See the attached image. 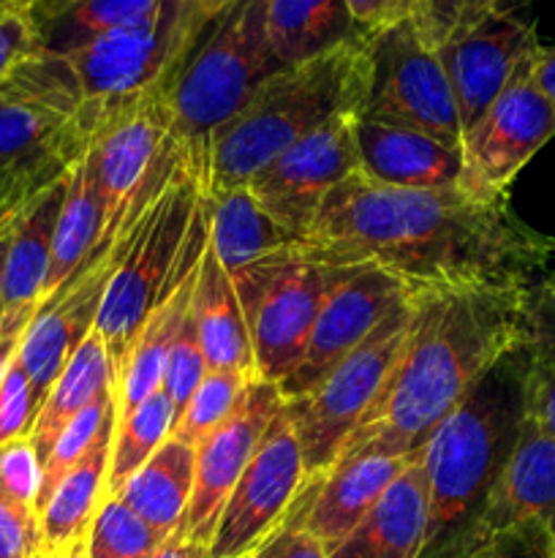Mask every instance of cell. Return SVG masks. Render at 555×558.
Here are the masks:
<instances>
[{"label": "cell", "instance_id": "83f0119b", "mask_svg": "<svg viewBox=\"0 0 555 558\" xmlns=\"http://www.w3.org/2000/svg\"><path fill=\"white\" fill-rule=\"evenodd\" d=\"M196 474V447L188 441L169 436L150 456L145 466L136 469L118 496L128 505L147 526L156 529L163 537H172L183 523L194 494Z\"/></svg>", "mask_w": 555, "mask_h": 558}, {"label": "cell", "instance_id": "7c38bea8", "mask_svg": "<svg viewBox=\"0 0 555 558\" xmlns=\"http://www.w3.org/2000/svg\"><path fill=\"white\" fill-rule=\"evenodd\" d=\"M308 488L303 452L286 407L267 428L243 477L223 505L207 558H245L286 526Z\"/></svg>", "mask_w": 555, "mask_h": 558}, {"label": "cell", "instance_id": "681fc988", "mask_svg": "<svg viewBox=\"0 0 555 558\" xmlns=\"http://www.w3.org/2000/svg\"><path fill=\"white\" fill-rule=\"evenodd\" d=\"M207 554H210V548H207V545H201V543H196V539H188L185 534L174 532L172 537L161 545V550H158L156 558H207Z\"/></svg>", "mask_w": 555, "mask_h": 558}, {"label": "cell", "instance_id": "cb8c5ba5", "mask_svg": "<svg viewBox=\"0 0 555 558\" xmlns=\"http://www.w3.org/2000/svg\"><path fill=\"white\" fill-rule=\"evenodd\" d=\"M190 314H194L201 349H205L210 368H234L259 376L256 374L254 347H250L239 294L234 289L232 276L223 270L210 243L201 254L199 272H196Z\"/></svg>", "mask_w": 555, "mask_h": 558}, {"label": "cell", "instance_id": "74e56055", "mask_svg": "<svg viewBox=\"0 0 555 558\" xmlns=\"http://www.w3.org/2000/svg\"><path fill=\"white\" fill-rule=\"evenodd\" d=\"M36 414V392H33L30 379H27L25 368L14 354L5 374L0 376V447L30 436Z\"/></svg>", "mask_w": 555, "mask_h": 558}, {"label": "cell", "instance_id": "9f6ffc18", "mask_svg": "<svg viewBox=\"0 0 555 558\" xmlns=\"http://www.w3.org/2000/svg\"><path fill=\"white\" fill-rule=\"evenodd\" d=\"M36 558H69V554H47V550H41Z\"/></svg>", "mask_w": 555, "mask_h": 558}, {"label": "cell", "instance_id": "7a4b0ae2", "mask_svg": "<svg viewBox=\"0 0 555 558\" xmlns=\"http://www.w3.org/2000/svg\"><path fill=\"white\" fill-rule=\"evenodd\" d=\"M531 287L428 292L384 390L343 458H417L490 365L526 338Z\"/></svg>", "mask_w": 555, "mask_h": 558}, {"label": "cell", "instance_id": "f907efd6", "mask_svg": "<svg viewBox=\"0 0 555 558\" xmlns=\"http://www.w3.org/2000/svg\"><path fill=\"white\" fill-rule=\"evenodd\" d=\"M536 80L542 90L555 107V44L553 47H539L536 52Z\"/></svg>", "mask_w": 555, "mask_h": 558}, {"label": "cell", "instance_id": "5bb4252c", "mask_svg": "<svg viewBox=\"0 0 555 558\" xmlns=\"http://www.w3.org/2000/svg\"><path fill=\"white\" fill-rule=\"evenodd\" d=\"M428 292L381 267H362L351 278L332 289L321 305V314L310 330L297 368L281 381L283 401L305 396L313 390L341 360H346L359 343L368 341L381 322L408 303L417 294Z\"/></svg>", "mask_w": 555, "mask_h": 558}, {"label": "cell", "instance_id": "7402d4cb", "mask_svg": "<svg viewBox=\"0 0 555 558\" xmlns=\"http://www.w3.org/2000/svg\"><path fill=\"white\" fill-rule=\"evenodd\" d=\"M430 526V488L422 458H411L373 510L330 558H419Z\"/></svg>", "mask_w": 555, "mask_h": 558}, {"label": "cell", "instance_id": "4fadbf2b", "mask_svg": "<svg viewBox=\"0 0 555 558\" xmlns=\"http://www.w3.org/2000/svg\"><path fill=\"white\" fill-rule=\"evenodd\" d=\"M354 114L330 120L250 178L248 191L261 210L294 240H303L310 232L326 196L359 172Z\"/></svg>", "mask_w": 555, "mask_h": 558}, {"label": "cell", "instance_id": "e575fe53", "mask_svg": "<svg viewBox=\"0 0 555 558\" xmlns=\"http://www.w3.org/2000/svg\"><path fill=\"white\" fill-rule=\"evenodd\" d=\"M166 543L163 534L147 526L128 505L118 496H107L98 507L92 526L85 539L87 558H156L161 545Z\"/></svg>", "mask_w": 555, "mask_h": 558}, {"label": "cell", "instance_id": "e0dca14e", "mask_svg": "<svg viewBox=\"0 0 555 558\" xmlns=\"http://www.w3.org/2000/svg\"><path fill=\"white\" fill-rule=\"evenodd\" d=\"M539 47L531 22L501 9L460 36L439 44V58L455 93L462 131L471 129L498 98L517 63Z\"/></svg>", "mask_w": 555, "mask_h": 558}, {"label": "cell", "instance_id": "7dc6e473", "mask_svg": "<svg viewBox=\"0 0 555 558\" xmlns=\"http://www.w3.org/2000/svg\"><path fill=\"white\" fill-rule=\"evenodd\" d=\"M526 336L531 341L533 354L542 360H555V303L536 298L531 289V303H528Z\"/></svg>", "mask_w": 555, "mask_h": 558}, {"label": "cell", "instance_id": "2e32d148", "mask_svg": "<svg viewBox=\"0 0 555 558\" xmlns=\"http://www.w3.org/2000/svg\"><path fill=\"white\" fill-rule=\"evenodd\" d=\"M85 107L69 58L36 52L0 80V163L52 145Z\"/></svg>", "mask_w": 555, "mask_h": 558}, {"label": "cell", "instance_id": "f35d334b", "mask_svg": "<svg viewBox=\"0 0 555 558\" xmlns=\"http://www.w3.org/2000/svg\"><path fill=\"white\" fill-rule=\"evenodd\" d=\"M506 3L509 0H428L422 22L435 47H439V44L466 33L468 27L482 22L484 16L501 11Z\"/></svg>", "mask_w": 555, "mask_h": 558}, {"label": "cell", "instance_id": "f546056e", "mask_svg": "<svg viewBox=\"0 0 555 558\" xmlns=\"http://www.w3.org/2000/svg\"><path fill=\"white\" fill-rule=\"evenodd\" d=\"M196 272H199V267L190 270L172 289V294L152 311L147 325L136 336L134 347H131L118 376V417H125L141 401H147L152 392L161 390L169 354H172L177 332L183 327L185 316H188L190 300H194Z\"/></svg>", "mask_w": 555, "mask_h": 558}, {"label": "cell", "instance_id": "5b68a950", "mask_svg": "<svg viewBox=\"0 0 555 558\" xmlns=\"http://www.w3.org/2000/svg\"><path fill=\"white\" fill-rule=\"evenodd\" d=\"M278 71L267 44V0L226 3L174 76L172 136L185 147H207L212 131L232 120Z\"/></svg>", "mask_w": 555, "mask_h": 558}, {"label": "cell", "instance_id": "484cf974", "mask_svg": "<svg viewBox=\"0 0 555 558\" xmlns=\"http://www.w3.org/2000/svg\"><path fill=\"white\" fill-rule=\"evenodd\" d=\"M114 390H118V368H114V360L103 336L92 330L85 338V343L76 349L74 357L69 360L63 374L54 379L52 390L47 392L41 409H38L30 436H27L36 447L41 466L65 425L76 414L85 412L87 407H92L98 398Z\"/></svg>", "mask_w": 555, "mask_h": 558}, {"label": "cell", "instance_id": "60d3db41", "mask_svg": "<svg viewBox=\"0 0 555 558\" xmlns=\"http://www.w3.org/2000/svg\"><path fill=\"white\" fill-rule=\"evenodd\" d=\"M0 488L16 501L36 507L38 488H41V461L27 436L0 447Z\"/></svg>", "mask_w": 555, "mask_h": 558}, {"label": "cell", "instance_id": "1f68e13d", "mask_svg": "<svg viewBox=\"0 0 555 558\" xmlns=\"http://www.w3.org/2000/svg\"><path fill=\"white\" fill-rule=\"evenodd\" d=\"M158 0H30L38 52L69 54L131 25Z\"/></svg>", "mask_w": 555, "mask_h": 558}, {"label": "cell", "instance_id": "d6986e66", "mask_svg": "<svg viewBox=\"0 0 555 558\" xmlns=\"http://www.w3.org/2000/svg\"><path fill=\"white\" fill-rule=\"evenodd\" d=\"M69 174L38 191L16 218L9 256H5L0 341H22L33 316L41 308L49 265H52L54 229H58L60 210H63L65 191H69Z\"/></svg>", "mask_w": 555, "mask_h": 558}, {"label": "cell", "instance_id": "8d00e7d4", "mask_svg": "<svg viewBox=\"0 0 555 558\" xmlns=\"http://www.w3.org/2000/svg\"><path fill=\"white\" fill-rule=\"evenodd\" d=\"M207 357H205V349H201L199 341V330H196V322L194 314L188 311L185 316L183 327L177 332V341H174L172 354H169V363H166V374H163V392L172 398L174 409H177V417L180 412L185 409V403L190 401L194 390L199 387L201 376L207 374Z\"/></svg>", "mask_w": 555, "mask_h": 558}, {"label": "cell", "instance_id": "52a82bcc", "mask_svg": "<svg viewBox=\"0 0 555 558\" xmlns=\"http://www.w3.org/2000/svg\"><path fill=\"white\" fill-rule=\"evenodd\" d=\"M424 294L428 292L392 311L379 330L359 343L346 360H341L313 390L286 401L288 423L303 452L308 485H316L332 472L357 425L362 423L365 412L384 390L392 368L411 338Z\"/></svg>", "mask_w": 555, "mask_h": 558}, {"label": "cell", "instance_id": "8992f818", "mask_svg": "<svg viewBox=\"0 0 555 558\" xmlns=\"http://www.w3.org/2000/svg\"><path fill=\"white\" fill-rule=\"evenodd\" d=\"M362 267L294 240L234 272L259 379L281 385L297 368L324 300Z\"/></svg>", "mask_w": 555, "mask_h": 558}, {"label": "cell", "instance_id": "d590c367", "mask_svg": "<svg viewBox=\"0 0 555 558\" xmlns=\"http://www.w3.org/2000/svg\"><path fill=\"white\" fill-rule=\"evenodd\" d=\"M114 420H118V390L98 398L92 407H87L85 412H79L69 425H65L63 434L58 436V441H54V447L49 450L47 461H44L41 466V488H38L36 512H41V507L47 505V499L52 496V490L58 488L60 480L90 452V447L96 445L98 436H101L109 425H114Z\"/></svg>", "mask_w": 555, "mask_h": 558}, {"label": "cell", "instance_id": "44dd1931", "mask_svg": "<svg viewBox=\"0 0 555 558\" xmlns=\"http://www.w3.org/2000/svg\"><path fill=\"white\" fill-rule=\"evenodd\" d=\"M411 458L354 456L343 458L316 485H308L292 521L308 529L326 548H337L373 510L384 490L400 477Z\"/></svg>", "mask_w": 555, "mask_h": 558}, {"label": "cell", "instance_id": "680465c9", "mask_svg": "<svg viewBox=\"0 0 555 558\" xmlns=\"http://www.w3.org/2000/svg\"><path fill=\"white\" fill-rule=\"evenodd\" d=\"M210 3H215V5H221V9H223V5H226V3H232V0H210Z\"/></svg>", "mask_w": 555, "mask_h": 558}, {"label": "cell", "instance_id": "7bdbcfd3", "mask_svg": "<svg viewBox=\"0 0 555 558\" xmlns=\"http://www.w3.org/2000/svg\"><path fill=\"white\" fill-rule=\"evenodd\" d=\"M38 52L36 27H33L30 3L0 11V80L14 65Z\"/></svg>", "mask_w": 555, "mask_h": 558}, {"label": "cell", "instance_id": "f5cc1de1", "mask_svg": "<svg viewBox=\"0 0 555 558\" xmlns=\"http://www.w3.org/2000/svg\"><path fill=\"white\" fill-rule=\"evenodd\" d=\"M533 294L547 300V303H555V272H550V276L539 283V289H533Z\"/></svg>", "mask_w": 555, "mask_h": 558}, {"label": "cell", "instance_id": "f1b7e54d", "mask_svg": "<svg viewBox=\"0 0 555 558\" xmlns=\"http://www.w3.org/2000/svg\"><path fill=\"white\" fill-rule=\"evenodd\" d=\"M103 232H107V205L98 189L96 172L87 158V147L69 174L63 210H60L58 229H54L52 265H49L44 300L52 298L69 278H74L82 267L98 254ZM44 305V303H41Z\"/></svg>", "mask_w": 555, "mask_h": 558}, {"label": "cell", "instance_id": "bcb514c9", "mask_svg": "<svg viewBox=\"0 0 555 558\" xmlns=\"http://www.w3.org/2000/svg\"><path fill=\"white\" fill-rule=\"evenodd\" d=\"M254 558H330V548L299 523L288 521L250 554Z\"/></svg>", "mask_w": 555, "mask_h": 558}, {"label": "cell", "instance_id": "ac0fdd59", "mask_svg": "<svg viewBox=\"0 0 555 558\" xmlns=\"http://www.w3.org/2000/svg\"><path fill=\"white\" fill-rule=\"evenodd\" d=\"M112 267L114 259L109 254L82 267L52 298L44 300L38 314L33 316L30 327L22 336L16 360L30 379L38 409H41L47 392L52 390L54 379L63 374L69 360L74 357L76 349L96 330L98 311H101L103 294H107Z\"/></svg>", "mask_w": 555, "mask_h": 558}, {"label": "cell", "instance_id": "9c48e42d", "mask_svg": "<svg viewBox=\"0 0 555 558\" xmlns=\"http://www.w3.org/2000/svg\"><path fill=\"white\" fill-rule=\"evenodd\" d=\"M368 47V93L359 114L424 131L460 150L462 125L455 93L424 22L408 16L370 36Z\"/></svg>", "mask_w": 555, "mask_h": 558}, {"label": "cell", "instance_id": "836d02e7", "mask_svg": "<svg viewBox=\"0 0 555 558\" xmlns=\"http://www.w3.org/2000/svg\"><path fill=\"white\" fill-rule=\"evenodd\" d=\"M259 376H250L245 371L234 368H207L201 376L199 387L194 390L190 401L180 412L177 423H174L172 436L188 441V445H199L207 434L218 428L223 420L232 417L239 407H243L248 387Z\"/></svg>", "mask_w": 555, "mask_h": 558}, {"label": "cell", "instance_id": "91938a15", "mask_svg": "<svg viewBox=\"0 0 555 558\" xmlns=\"http://www.w3.org/2000/svg\"><path fill=\"white\" fill-rule=\"evenodd\" d=\"M245 558H254V556H245Z\"/></svg>", "mask_w": 555, "mask_h": 558}, {"label": "cell", "instance_id": "6f0895ef", "mask_svg": "<svg viewBox=\"0 0 555 558\" xmlns=\"http://www.w3.org/2000/svg\"><path fill=\"white\" fill-rule=\"evenodd\" d=\"M414 3H417V11H419V20H422V14H424V3H428V0H414Z\"/></svg>", "mask_w": 555, "mask_h": 558}, {"label": "cell", "instance_id": "d4e9b609", "mask_svg": "<svg viewBox=\"0 0 555 558\" xmlns=\"http://www.w3.org/2000/svg\"><path fill=\"white\" fill-rule=\"evenodd\" d=\"M118 423V420H114ZM114 425H109L85 458L65 474L38 512L41 550L71 554L85 545L98 507L109 496V461H112Z\"/></svg>", "mask_w": 555, "mask_h": 558}, {"label": "cell", "instance_id": "b9f144b4", "mask_svg": "<svg viewBox=\"0 0 555 558\" xmlns=\"http://www.w3.org/2000/svg\"><path fill=\"white\" fill-rule=\"evenodd\" d=\"M471 558H555V548L542 523L522 521L493 534Z\"/></svg>", "mask_w": 555, "mask_h": 558}, {"label": "cell", "instance_id": "816d5d0a", "mask_svg": "<svg viewBox=\"0 0 555 558\" xmlns=\"http://www.w3.org/2000/svg\"><path fill=\"white\" fill-rule=\"evenodd\" d=\"M16 349H20V341H0V376L5 374L9 363L14 360Z\"/></svg>", "mask_w": 555, "mask_h": 558}, {"label": "cell", "instance_id": "30bf717a", "mask_svg": "<svg viewBox=\"0 0 555 558\" xmlns=\"http://www.w3.org/2000/svg\"><path fill=\"white\" fill-rule=\"evenodd\" d=\"M539 47L517 63L482 118L462 131L457 189L477 199H509L517 172L555 136V107L536 80Z\"/></svg>", "mask_w": 555, "mask_h": 558}, {"label": "cell", "instance_id": "11a10c76", "mask_svg": "<svg viewBox=\"0 0 555 558\" xmlns=\"http://www.w3.org/2000/svg\"><path fill=\"white\" fill-rule=\"evenodd\" d=\"M69 558H87V556H85V545H79V548L71 550Z\"/></svg>", "mask_w": 555, "mask_h": 558}, {"label": "cell", "instance_id": "f6af8a7d", "mask_svg": "<svg viewBox=\"0 0 555 558\" xmlns=\"http://www.w3.org/2000/svg\"><path fill=\"white\" fill-rule=\"evenodd\" d=\"M528 420L555 445V360L536 354L528 379Z\"/></svg>", "mask_w": 555, "mask_h": 558}, {"label": "cell", "instance_id": "4316f807", "mask_svg": "<svg viewBox=\"0 0 555 558\" xmlns=\"http://www.w3.org/2000/svg\"><path fill=\"white\" fill-rule=\"evenodd\" d=\"M201 202L210 227V245L229 276L294 243L292 234L261 210L248 185L212 189L210 183H205Z\"/></svg>", "mask_w": 555, "mask_h": 558}, {"label": "cell", "instance_id": "6da1fadb", "mask_svg": "<svg viewBox=\"0 0 555 558\" xmlns=\"http://www.w3.org/2000/svg\"><path fill=\"white\" fill-rule=\"evenodd\" d=\"M305 243L373 265L428 292L531 287L555 240L528 227L509 199L449 189H392L354 172L324 199Z\"/></svg>", "mask_w": 555, "mask_h": 558}, {"label": "cell", "instance_id": "ab89813d", "mask_svg": "<svg viewBox=\"0 0 555 558\" xmlns=\"http://www.w3.org/2000/svg\"><path fill=\"white\" fill-rule=\"evenodd\" d=\"M41 554V523L36 507L16 501L0 488V558H36Z\"/></svg>", "mask_w": 555, "mask_h": 558}, {"label": "cell", "instance_id": "ffe728a7", "mask_svg": "<svg viewBox=\"0 0 555 558\" xmlns=\"http://www.w3.org/2000/svg\"><path fill=\"white\" fill-rule=\"evenodd\" d=\"M359 174L392 189H449L462 172L457 147L424 131L354 114Z\"/></svg>", "mask_w": 555, "mask_h": 558}, {"label": "cell", "instance_id": "3957f363", "mask_svg": "<svg viewBox=\"0 0 555 558\" xmlns=\"http://www.w3.org/2000/svg\"><path fill=\"white\" fill-rule=\"evenodd\" d=\"M533 347L528 336L490 365L419 452L430 488V526L419 558H471L482 518L528 420Z\"/></svg>", "mask_w": 555, "mask_h": 558}, {"label": "cell", "instance_id": "9a60e30c", "mask_svg": "<svg viewBox=\"0 0 555 558\" xmlns=\"http://www.w3.org/2000/svg\"><path fill=\"white\" fill-rule=\"evenodd\" d=\"M286 401L275 381L256 379L248 387L243 407L223 420L212 434L196 445L194 494L177 532L210 548L223 505L243 477L256 447L264 439L272 420L283 412Z\"/></svg>", "mask_w": 555, "mask_h": 558}, {"label": "cell", "instance_id": "277c9868", "mask_svg": "<svg viewBox=\"0 0 555 558\" xmlns=\"http://www.w3.org/2000/svg\"><path fill=\"white\" fill-rule=\"evenodd\" d=\"M368 74L370 47L365 36L272 74L232 120L210 134L207 183L212 189L248 185L261 167L321 125L359 112Z\"/></svg>", "mask_w": 555, "mask_h": 558}, {"label": "cell", "instance_id": "db71d44e", "mask_svg": "<svg viewBox=\"0 0 555 558\" xmlns=\"http://www.w3.org/2000/svg\"><path fill=\"white\" fill-rule=\"evenodd\" d=\"M22 3H30V0H0V11L14 9V5H22Z\"/></svg>", "mask_w": 555, "mask_h": 558}, {"label": "cell", "instance_id": "ba28073f", "mask_svg": "<svg viewBox=\"0 0 555 558\" xmlns=\"http://www.w3.org/2000/svg\"><path fill=\"white\" fill-rule=\"evenodd\" d=\"M221 5L210 0H158L145 16L69 54L85 101L128 96L177 76Z\"/></svg>", "mask_w": 555, "mask_h": 558}, {"label": "cell", "instance_id": "d6a6232c", "mask_svg": "<svg viewBox=\"0 0 555 558\" xmlns=\"http://www.w3.org/2000/svg\"><path fill=\"white\" fill-rule=\"evenodd\" d=\"M174 423H177V409L163 387L141 401L134 412L118 417L112 436V461H109V496L118 494L125 480L150 461L152 452L172 436Z\"/></svg>", "mask_w": 555, "mask_h": 558}, {"label": "cell", "instance_id": "603a6c76", "mask_svg": "<svg viewBox=\"0 0 555 558\" xmlns=\"http://www.w3.org/2000/svg\"><path fill=\"white\" fill-rule=\"evenodd\" d=\"M539 521L553 537L555 548V445L526 420L520 441L495 485L482 518V539L517 526Z\"/></svg>", "mask_w": 555, "mask_h": 558}, {"label": "cell", "instance_id": "c3c4849f", "mask_svg": "<svg viewBox=\"0 0 555 558\" xmlns=\"http://www.w3.org/2000/svg\"><path fill=\"white\" fill-rule=\"evenodd\" d=\"M30 202V199H27ZM27 202H22V205H14L11 210H5L3 216H0V319H3V287H5V256H9V243H11V232H14V223L16 218H20L22 207L27 205Z\"/></svg>", "mask_w": 555, "mask_h": 558}, {"label": "cell", "instance_id": "ee69618b", "mask_svg": "<svg viewBox=\"0 0 555 558\" xmlns=\"http://www.w3.org/2000/svg\"><path fill=\"white\" fill-rule=\"evenodd\" d=\"M343 3L351 16L354 31L365 38L379 36L408 16H419L414 0H343Z\"/></svg>", "mask_w": 555, "mask_h": 558}, {"label": "cell", "instance_id": "4dcf8cb0", "mask_svg": "<svg viewBox=\"0 0 555 558\" xmlns=\"http://www.w3.org/2000/svg\"><path fill=\"white\" fill-rule=\"evenodd\" d=\"M359 36L343 0H267V44L281 69Z\"/></svg>", "mask_w": 555, "mask_h": 558}, {"label": "cell", "instance_id": "8fae6325", "mask_svg": "<svg viewBox=\"0 0 555 558\" xmlns=\"http://www.w3.org/2000/svg\"><path fill=\"white\" fill-rule=\"evenodd\" d=\"M172 82L101 101L96 131L87 142V158L107 205V232L92 262L112 251L131 199L150 172L161 147L172 136V107H169Z\"/></svg>", "mask_w": 555, "mask_h": 558}]
</instances>
